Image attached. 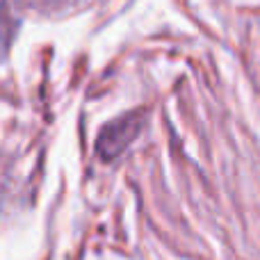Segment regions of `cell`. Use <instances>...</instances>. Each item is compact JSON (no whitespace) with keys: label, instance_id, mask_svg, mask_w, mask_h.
<instances>
[{"label":"cell","instance_id":"1","mask_svg":"<svg viewBox=\"0 0 260 260\" xmlns=\"http://www.w3.org/2000/svg\"><path fill=\"white\" fill-rule=\"evenodd\" d=\"M137 128H139V123L135 117L123 119V121H117L114 126H110L101 135V153L105 157H112L117 153H121L128 146L130 139H133V135L137 133Z\"/></svg>","mask_w":260,"mask_h":260}]
</instances>
